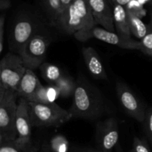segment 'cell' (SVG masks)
Masks as SVG:
<instances>
[{
	"label": "cell",
	"instance_id": "obj_9",
	"mask_svg": "<svg viewBox=\"0 0 152 152\" xmlns=\"http://www.w3.org/2000/svg\"><path fill=\"white\" fill-rule=\"evenodd\" d=\"M116 92L119 103L124 111L129 116L142 124L147 110L134 92L122 81H117L116 83Z\"/></svg>",
	"mask_w": 152,
	"mask_h": 152
},
{
	"label": "cell",
	"instance_id": "obj_34",
	"mask_svg": "<svg viewBox=\"0 0 152 152\" xmlns=\"http://www.w3.org/2000/svg\"><path fill=\"white\" fill-rule=\"evenodd\" d=\"M150 4L152 6V0H151V1H150Z\"/></svg>",
	"mask_w": 152,
	"mask_h": 152
},
{
	"label": "cell",
	"instance_id": "obj_22",
	"mask_svg": "<svg viewBox=\"0 0 152 152\" xmlns=\"http://www.w3.org/2000/svg\"><path fill=\"white\" fill-rule=\"evenodd\" d=\"M126 8L128 12H130L140 18H142L146 14L143 4H141L138 0H131L130 2L126 6Z\"/></svg>",
	"mask_w": 152,
	"mask_h": 152
},
{
	"label": "cell",
	"instance_id": "obj_29",
	"mask_svg": "<svg viewBox=\"0 0 152 152\" xmlns=\"http://www.w3.org/2000/svg\"><path fill=\"white\" fill-rule=\"evenodd\" d=\"M10 0H0V10H7L10 7Z\"/></svg>",
	"mask_w": 152,
	"mask_h": 152
},
{
	"label": "cell",
	"instance_id": "obj_23",
	"mask_svg": "<svg viewBox=\"0 0 152 152\" xmlns=\"http://www.w3.org/2000/svg\"><path fill=\"white\" fill-rule=\"evenodd\" d=\"M131 152H152L148 142L145 139L135 137Z\"/></svg>",
	"mask_w": 152,
	"mask_h": 152
},
{
	"label": "cell",
	"instance_id": "obj_11",
	"mask_svg": "<svg viewBox=\"0 0 152 152\" xmlns=\"http://www.w3.org/2000/svg\"><path fill=\"white\" fill-rule=\"evenodd\" d=\"M29 102L25 98H20L18 101L16 118V128L17 137L16 140L22 144L32 143L31 128H32Z\"/></svg>",
	"mask_w": 152,
	"mask_h": 152
},
{
	"label": "cell",
	"instance_id": "obj_7",
	"mask_svg": "<svg viewBox=\"0 0 152 152\" xmlns=\"http://www.w3.org/2000/svg\"><path fill=\"white\" fill-rule=\"evenodd\" d=\"M50 42L51 39L48 36L39 33L25 45L18 55L22 57L27 69L39 68L44 63Z\"/></svg>",
	"mask_w": 152,
	"mask_h": 152
},
{
	"label": "cell",
	"instance_id": "obj_5",
	"mask_svg": "<svg viewBox=\"0 0 152 152\" xmlns=\"http://www.w3.org/2000/svg\"><path fill=\"white\" fill-rule=\"evenodd\" d=\"M31 122L34 127H59L72 119L69 110L55 102H29Z\"/></svg>",
	"mask_w": 152,
	"mask_h": 152
},
{
	"label": "cell",
	"instance_id": "obj_17",
	"mask_svg": "<svg viewBox=\"0 0 152 152\" xmlns=\"http://www.w3.org/2000/svg\"><path fill=\"white\" fill-rule=\"evenodd\" d=\"M39 1L49 24L56 28H59L61 16L60 0H39Z\"/></svg>",
	"mask_w": 152,
	"mask_h": 152
},
{
	"label": "cell",
	"instance_id": "obj_3",
	"mask_svg": "<svg viewBox=\"0 0 152 152\" xmlns=\"http://www.w3.org/2000/svg\"><path fill=\"white\" fill-rule=\"evenodd\" d=\"M41 22L37 15L31 12H21L13 21L9 45L13 52L19 54L25 45L37 34L40 33Z\"/></svg>",
	"mask_w": 152,
	"mask_h": 152
},
{
	"label": "cell",
	"instance_id": "obj_25",
	"mask_svg": "<svg viewBox=\"0 0 152 152\" xmlns=\"http://www.w3.org/2000/svg\"><path fill=\"white\" fill-rule=\"evenodd\" d=\"M146 137L152 147V107L146 110L145 117L142 122Z\"/></svg>",
	"mask_w": 152,
	"mask_h": 152
},
{
	"label": "cell",
	"instance_id": "obj_27",
	"mask_svg": "<svg viewBox=\"0 0 152 152\" xmlns=\"http://www.w3.org/2000/svg\"><path fill=\"white\" fill-rule=\"evenodd\" d=\"M4 22H5V16L1 14L0 16V53H2L4 45Z\"/></svg>",
	"mask_w": 152,
	"mask_h": 152
},
{
	"label": "cell",
	"instance_id": "obj_4",
	"mask_svg": "<svg viewBox=\"0 0 152 152\" xmlns=\"http://www.w3.org/2000/svg\"><path fill=\"white\" fill-rule=\"evenodd\" d=\"M19 97L17 92L0 88V142L17 137L16 118Z\"/></svg>",
	"mask_w": 152,
	"mask_h": 152
},
{
	"label": "cell",
	"instance_id": "obj_26",
	"mask_svg": "<svg viewBox=\"0 0 152 152\" xmlns=\"http://www.w3.org/2000/svg\"><path fill=\"white\" fill-rule=\"evenodd\" d=\"M31 102H37V103H42V104H49L48 96V89L47 86H43L41 84L39 87L37 89L34 98Z\"/></svg>",
	"mask_w": 152,
	"mask_h": 152
},
{
	"label": "cell",
	"instance_id": "obj_32",
	"mask_svg": "<svg viewBox=\"0 0 152 152\" xmlns=\"http://www.w3.org/2000/svg\"><path fill=\"white\" fill-rule=\"evenodd\" d=\"M83 152H99V150H92V149H89L87 151H83Z\"/></svg>",
	"mask_w": 152,
	"mask_h": 152
},
{
	"label": "cell",
	"instance_id": "obj_12",
	"mask_svg": "<svg viewBox=\"0 0 152 152\" xmlns=\"http://www.w3.org/2000/svg\"><path fill=\"white\" fill-rule=\"evenodd\" d=\"M96 24L108 31L115 32L113 8L108 0H87Z\"/></svg>",
	"mask_w": 152,
	"mask_h": 152
},
{
	"label": "cell",
	"instance_id": "obj_6",
	"mask_svg": "<svg viewBox=\"0 0 152 152\" xmlns=\"http://www.w3.org/2000/svg\"><path fill=\"white\" fill-rule=\"evenodd\" d=\"M26 70L20 55L14 52L6 54L0 62V88L17 90Z\"/></svg>",
	"mask_w": 152,
	"mask_h": 152
},
{
	"label": "cell",
	"instance_id": "obj_21",
	"mask_svg": "<svg viewBox=\"0 0 152 152\" xmlns=\"http://www.w3.org/2000/svg\"><path fill=\"white\" fill-rule=\"evenodd\" d=\"M54 84L57 86L60 96L67 98L74 95L77 86V81H75L71 76L63 75Z\"/></svg>",
	"mask_w": 152,
	"mask_h": 152
},
{
	"label": "cell",
	"instance_id": "obj_33",
	"mask_svg": "<svg viewBox=\"0 0 152 152\" xmlns=\"http://www.w3.org/2000/svg\"><path fill=\"white\" fill-rule=\"evenodd\" d=\"M149 26H150V28H151V29H152V14H151V23H150Z\"/></svg>",
	"mask_w": 152,
	"mask_h": 152
},
{
	"label": "cell",
	"instance_id": "obj_31",
	"mask_svg": "<svg viewBox=\"0 0 152 152\" xmlns=\"http://www.w3.org/2000/svg\"><path fill=\"white\" fill-rule=\"evenodd\" d=\"M138 1H139L141 4H143L144 5V4H146V3H149L150 4V1H151V0H138Z\"/></svg>",
	"mask_w": 152,
	"mask_h": 152
},
{
	"label": "cell",
	"instance_id": "obj_14",
	"mask_svg": "<svg viewBox=\"0 0 152 152\" xmlns=\"http://www.w3.org/2000/svg\"><path fill=\"white\" fill-rule=\"evenodd\" d=\"M41 84V82L34 73V70L27 69L16 92L19 97L25 98L28 102H31L37 89Z\"/></svg>",
	"mask_w": 152,
	"mask_h": 152
},
{
	"label": "cell",
	"instance_id": "obj_10",
	"mask_svg": "<svg viewBox=\"0 0 152 152\" xmlns=\"http://www.w3.org/2000/svg\"><path fill=\"white\" fill-rule=\"evenodd\" d=\"M96 141L99 152H111L120 139L117 119L109 117L96 124Z\"/></svg>",
	"mask_w": 152,
	"mask_h": 152
},
{
	"label": "cell",
	"instance_id": "obj_30",
	"mask_svg": "<svg viewBox=\"0 0 152 152\" xmlns=\"http://www.w3.org/2000/svg\"><path fill=\"white\" fill-rule=\"evenodd\" d=\"M113 4H120V5L126 7L128 4L131 1V0H111Z\"/></svg>",
	"mask_w": 152,
	"mask_h": 152
},
{
	"label": "cell",
	"instance_id": "obj_2",
	"mask_svg": "<svg viewBox=\"0 0 152 152\" xmlns=\"http://www.w3.org/2000/svg\"><path fill=\"white\" fill-rule=\"evenodd\" d=\"M96 25L87 0H73L59 21L58 29L74 36Z\"/></svg>",
	"mask_w": 152,
	"mask_h": 152
},
{
	"label": "cell",
	"instance_id": "obj_1",
	"mask_svg": "<svg viewBox=\"0 0 152 152\" xmlns=\"http://www.w3.org/2000/svg\"><path fill=\"white\" fill-rule=\"evenodd\" d=\"M105 111L106 105L100 91L84 77H79L69 110L72 119H96Z\"/></svg>",
	"mask_w": 152,
	"mask_h": 152
},
{
	"label": "cell",
	"instance_id": "obj_18",
	"mask_svg": "<svg viewBox=\"0 0 152 152\" xmlns=\"http://www.w3.org/2000/svg\"><path fill=\"white\" fill-rule=\"evenodd\" d=\"M38 146L32 143L22 144L14 140L0 142V152H39Z\"/></svg>",
	"mask_w": 152,
	"mask_h": 152
},
{
	"label": "cell",
	"instance_id": "obj_15",
	"mask_svg": "<svg viewBox=\"0 0 152 152\" xmlns=\"http://www.w3.org/2000/svg\"><path fill=\"white\" fill-rule=\"evenodd\" d=\"M113 13L114 25L117 34L126 40H132L129 16L126 7L113 4Z\"/></svg>",
	"mask_w": 152,
	"mask_h": 152
},
{
	"label": "cell",
	"instance_id": "obj_13",
	"mask_svg": "<svg viewBox=\"0 0 152 152\" xmlns=\"http://www.w3.org/2000/svg\"><path fill=\"white\" fill-rule=\"evenodd\" d=\"M82 54L86 67L92 77L98 80H107L108 75L97 52L93 47L88 46L82 49Z\"/></svg>",
	"mask_w": 152,
	"mask_h": 152
},
{
	"label": "cell",
	"instance_id": "obj_20",
	"mask_svg": "<svg viewBox=\"0 0 152 152\" xmlns=\"http://www.w3.org/2000/svg\"><path fill=\"white\" fill-rule=\"evenodd\" d=\"M42 76L50 83H56L63 75L62 70L58 66L50 63H43L39 66Z\"/></svg>",
	"mask_w": 152,
	"mask_h": 152
},
{
	"label": "cell",
	"instance_id": "obj_16",
	"mask_svg": "<svg viewBox=\"0 0 152 152\" xmlns=\"http://www.w3.org/2000/svg\"><path fill=\"white\" fill-rule=\"evenodd\" d=\"M69 142L65 136L54 134L42 143L39 152H69Z\"/></svg>",
	"mask_w": 152,
	"mask_h": 152
},
{
	"label": "cell",
	"instance_id": "obj_28",
	"mask_svg": "<svg viewBox=\"0 0 152 152\" xmlns=\"http://www.w3.org/2000/svg\"><path fill=\"white\" fill-rule=\"evenodd\" d=\"M72 1L73 0H60V4H61L60 19H61V17H62V15H63L64 13H65V12L67 10V9L68 8V7H69L70 4H71ZM59 21H60V19H59Z\"/></svg>",
	"mask_w": 152,
	"mask_h": 152
},
{
	"label": "cell",
	"instance_id": "obj_24",
	"mask_svg": "<svg viewBox=\"0 0 152 152\" xmlns=\"http://www.w3.org/2000/svg\"><path fill=\"white\" fill-rule=\"evenodd\" d=\"M140 42V51L145 55L152 57V29H150L149 32L142 39Z\"/></svg>",
	"mask_w": 152,
	"mask_h": 152
},
{
	"label": "cell",
	"instance_id": "obj_8",
	"mask_svg": "<svg viewBox=\"0 0 152 152\" xmlns=\"http://www.w3.org/2000/svg\"><path fill=\"white\" fill-rule=\"evenodd\" d=\"M79 41H86L91 38H95L98 40L114 45L124 49L129 50H139L140 49V42L136 40H126L119 35L117 33L108 31L102 27L95 25L88 31L80 32L74 36Z\"/></svg>",
	"mask_w": 152,
	"mask_h": 152
},
{
	"label": "cell",
	"instance_id": "obj_19",
	"mask_svg": "<svg viewBox=\"0 0 152 152\" xmlns=\"http://www.w3.org/2000/svg\"><path fill=\"white\" fill-rule=\"evenodd\" d=\"M128 12V11H127ZM128 16L129 19V25H130V29L132 34L137 37V38L141 39L143 38L150 31V26L147 25L143 21L142 18L133 14V13L128 12Z\"/></svg>",
	"mask_w": 152,
	"mask_h": 152
}]
</instances>
